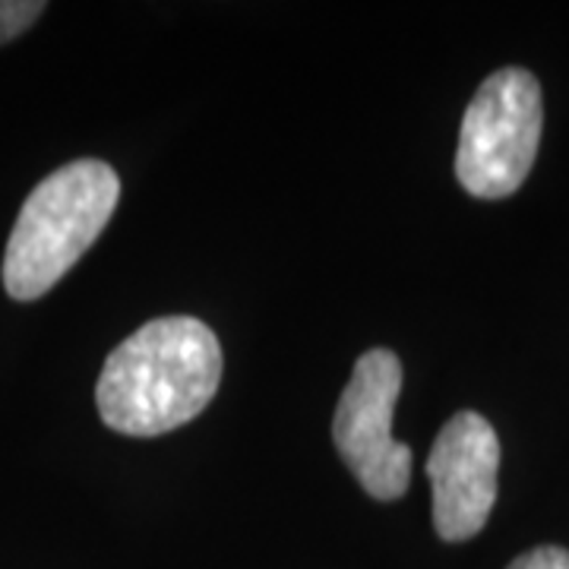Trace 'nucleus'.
Wrapping results in <instances>:
<instances>
[{
    "label": "nucleus",
    "instance_id": "f257e3e1",
    "mask_svg": "<svg viewBox=\"0 0 569 569\" xmlns=\"http://www.w3.org/2000/svg\"><path fill=\"white\" fill-rule=\"evenodd\" d=\"M222 383V346L197 317H159L108 355L96 383L102 421L123 437H162L193 421Z\"/></svg>",
    "mask_w": 569,
    "mask_h": 569
},
{
    "label": "nucleus",
    "instance_id": "f03ea898",
    "mask_svg": "<svg viewBox=\"0 0 569 569\" xmlns=\"http://www.w3.org/2000/svg\"><path fill=\"white\" fill-rule=\"evenodd\" d=\"M121 200V178L99 159L51 171L26 197L3 253V288L13 301L48 295L99 241Z\"/></svg>",
    "mask_w": 569,
    "mask_h": 569
},
{
    "label": "nucleus",
    "instance_id": "7ed1b4c3",
    "mask_svg": "<svg viewBox=\"0 0 569 569\" xmlns=\"http://www.w3.org/2000/svg\"><path fill=\"white\" fill-rule=\"evenodd\" d=\"M545 127V102L535 73L503 67L490 73L468 102L456 178L478 200L512 197L529 178Z\"/></svg>",
    "mask_w": 569,
    "mask_h": 569
},
{
    "label": "nucleus",
    "instance_id": "20e7f679",
    "mask_svg": "<svg viewBox=\"0 0 569 569\" xmlns=\"http://www.w3.org/2000/svg\"><path fill=\"white\" fill-rule=\"evenodd\" d=\"M402 392V361L389 348L358 358L336 406L332 440L358 485L373 500H399L411 481V447L392 437L396 402Z\"/></svg>",
    "mask_w": 569,
    "mask_h": 569
},
{
    "label": "nucleus",
    "instance_id": "39448f33",
    "mask_svg": "<svg viewBox=\"0 0 569 569\" xmlns=\"http://www.w3.org/2000/svg\"><path fill=\"white\" fill-rule=\"evenodd\" d=\"M500 440L478 411L452 415L437 433L427 456V478L433 488V529L459 545L488 526L497 503Z\"/></svg>",
    "mask_w": 569,
    "mask_h": 569
},
{
    "label": "nucleus",
    "instance_id": "423d86ee",
    "mask_svg": "<svg viewBox=\"0 0 569 569\" xmlns=\"http://www.w3.org/2000/svg\"><path fill=\"white\" fill-rule=\"evenodd\" d=\"M44 13V3L36 0H0V44L22 36Z\"/></svg>",
    "mask_w": 569,
    "mask_h": 569
},
{
    "label": "nucleus",
    "instance_id": "0eeeda50",
    "mask_svg": "<svg viewBox=\"0 0 569 569\" xmlns=\"http://www.w3.org/2000/svg\"><path fill=\"white\" fill-rule=\"evenodd\" d=\"M507 569H569V550L541 545V548L526 550L522 557H516Z\"/></svg>",
    "mask_w": 569,
    "mask_h": 569
}]
</instances>
